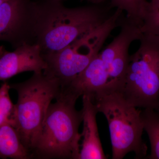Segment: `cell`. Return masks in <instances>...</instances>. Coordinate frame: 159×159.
<instances>
[{
	"mask_svg": "<svg viewBox=\"0 0 159 159\" xmlns=\"http://www.w3.org/2000/svg\"><path fill=\"white\" fill-rule=\"evenodd\" d=\"M32 8L30 0H8L0 6V41L14 48L31 44Z\"/></svg>",
	"mask_w": 159,
	"mask_h": 159,
	"instance_id": "cell-8",
	"label": "cell"
},
{
	"mask_svg": "<svg viewBox=\"0 0 159 159\" xmlns=\"http://www.w3.org/2000/svg\"><path fill=\"white\" fill-rule=\"evenodd\" d=\"M13 51L0 46V81L7 80L17 74L31 71L41 73L47 67L37 44L24 43Z\"/></svg>",
	"mask_w": 159,
	"mask_h": 159,
	"instance_id": "cell-9",
	"label": "cell"
},
{
	"mask_svg": "<svg viewBox=\"0 0 159 159\" xmlns=\"http://www.w3.org/2000/svg\"><path fill=\"white\" fill-rule=\"evenodd\" d=\"M156 111L158 113L159 115V109H158L157 110V111Z\"/></svg>",
	"mask_w": 159,
	"mask_h": 159,
	"instance_id": "cell-18",
	"label": "cell"
},
{
	"mask_svg": "<svg viewBox=\"0 0 159 159\" xmlns=\"http://www.w3.org/2000/svg\"><path fill=\"white\" fill-rule=\"evenodd\" d=\"M9 84L18 95L14 127L31 158L49 106L60 93V84L43 72L34 73L24 82Z\"/></svg>",
	"mask_w": 159,
	"mask_h": 159,
	"instance_id": "cell-3",
	"label": "cell"
},
{
	"mask_svg": "<svg viewBox=\"0 0 159 159\" xmlns=\"http://www.w3.org/2000/svg\"><path fill=\"white\" fill-rule=\"evenodd\" d=\"M149 4L147 0H110L109 6L125 12L126 19L141 28Z\"/></svg>",
	"mask_w": 159,
	"mask_h": 159,
	"instance_id": "cell-12",
	"label": "cell"
},
{
	"mask_svg": "<svg viewBox=\"0 0 159 159\" xmlns=\"http://www.w3.org/2000/svg\"><path fill=\"white\" fill-rule=\"evenodd\" d=\"M57 1H61V2L63 0H57ZM84 1H87L89 2L94 4V5H100L102 4L103 2H105L106 0H84Z\"/></svg>",
	"mask_w": 159,
	"mask_h": 159,
	"instance_id": "cell-16",
	"label": "cell"
},
{
	"mask_svg": "<svg viewBox=\"0 0 159 159\" xmlns=\"http://www.w3.org/2000/svg\"><path fill=\"white\" fill-rule=\"evenodd\" d=\"M123 12L119 9L96 29L78 38L59 51L42 55L47 65L43 73L66 87L99 54L107 39L120 25Z\"/></svg>",
	"mask_w": 159,
	"mask_h": 159,
	"instance_id": "cell-5",
	"label": "cell"
},
{
	"mask_svg": "<svg viewBox=\"0 0 159 159\" xmlns=\"http://www.w3.org/2000/svg\"><path fill=\"white\" fill-rule=\"evenodd\" d=\"M79 97L61 89L56 101L51 103L42 128L31 153V158L78 159L82 122V111L75 107Z\"/></svg>",
	"mask_w": 159,
	"mask_h": 159,
	"instance_id": "cell-2",
	"label": "cell"
},
{
	"mask_svg": "<svg viewBox=\"0 0 159 159\" xmlns=\"http://www.w3.org/2000/svg\"><path fill=\"white\" fill-rule=\"evenodd\" d=\"M31 44L39 46L42 55L64 48L112 14L109 6L68 8L57 0L31 2Z\"/></svg>",
	"mask_w": 159,
	"mask_h": 159,
	"instance_id": "cell-1",
	"label": "cell"
},
{
	"mask_svg": "<svg viewBox=\"0 0 159 159\" xmlns=\"http://www.w3.org/2000/svg\"><path fill=\"white\" fill-rule=\"evenodd\" d=\"M120 32L99 55L109 69V80L103 92L116 91L122 83L129 62L131 44L139 40L142 33L139 26L122 18Z\"/></svg>",
	"mask_w": 159,
	"mask_h": 159,
	"instance_id": "cell-7",
	"label": "cell"
},
{
	"mask_svg": "<svg viewBox=\"0 0 159 159\" xmlns=\"http://www.w3.org/2000/svg\"><path fill=\"white\" fill-rule=\"evenodd\" d=\"M92 101L108 122L112 159H122L130 152L134 153L136 159L145 158L148 148L142 138L141 111L116 91L102 93Z\"/></svg>",
	"mask_w": 159,
	"mask_h": 159,
	"instance_id": "cell-6",
	"label": "cell"
},
{
	"mask_svg": "<svg viewBox=\"0 0 159 159\" xmlns=\"http://www.w3.org/2000/svg\"><path fill=\"white\" fill-rule=\"evenodd\" d=\"M144 34L159 38V0H151L141 27Z\"/></svg>",
	"mask_w": 159,
	"mask_h": 159,
	"instance_id": "cell-15",
	"label": "cell"
},
{
	"mask_svg": "<svg viewBox=\"0 0 159 159\" xmlns=\"http://www.w3.org/2000/svg\"><path fill=\"white\" fill-rule=\"evenodd\" d=\"M82 122L81 144L78 159H106L99 138L96 116L97 107L90 98L82 96Z\"/></svg>",
	"mask_w": 159,
	"mask_h": 159,
	"instance_id": "cell-10",
	"label": "cell"
},
{
	"mask_svg": "<svg viewBox=\"0 0 159 159\" xmlns=\"http://www.w3.org/2000/svg\"><path fill=\"white\" fill-rule=\"evenodd\" d=\"M8 1V0H0V6H2L3 3H5V2H6V1Z\"/></svg>",
	"mask_w": 159,
	"mask_h": 159,
	"instance_id": "cell-17",
	"label": "cell"
},
{
	"mask_svg": "<svg viewBox=\"0 0 159 159\" xmlns=\"http://www.w3.org/2000/svg\"><path fill=\"white\" fill-rule=\"evenodd\" d=\"M0 158H31L15 129L9 124L0 126Z\"/></svg>",
	"mask_w": 159,
	"mask_h": 159,
	"instance_id": "cell-11",
	"label": "cell"
},
{
	"mask_svg": "<svg viewBox=\"0 0 159 159\" xmlns=\"http://www.w3.org/2000/svg\"><path fill=\"white\" fill-rule=\"evenodd\" d=\"M116 92L137 108L159 109V38L142 34Z\"/></svg>",
	"mask_w": 159,
	"mask_h": 159,
	"instance_id": "cell-4",
	"label": "cell"
},
{
	"mask_svg": "<svg viewBox=\"0 0 159 159\" xmlns=\"http://www.w3.org/2000/svg\"><path fill=\"white\" fill-rule=\"evenodd\" d=\"M141 116L150 141L151 153L148 158L159 159V115L154 110L143 109Z\"/></svg>",
	"mask_w": 159,
	"mask_h": 159,
	"instance_id": "cell-13",
	"label": "cell"
},
{
	"mask_svg": "<svg viewBox=\"0 0 159 159\" xmlns=\"http://www.w3.org/2000/svg\"><path fill=\"white\" fill-rule=\"evenodd\" d=\"M10 89L6 81L0 87V126L9 124L14 127L15 107L9 96Z\"/></svg>",
	"mask_w": 159,
	"mask_h": 159,
	"instance_id": "cell-14",
	"label": "cell"
}]
</instances>
